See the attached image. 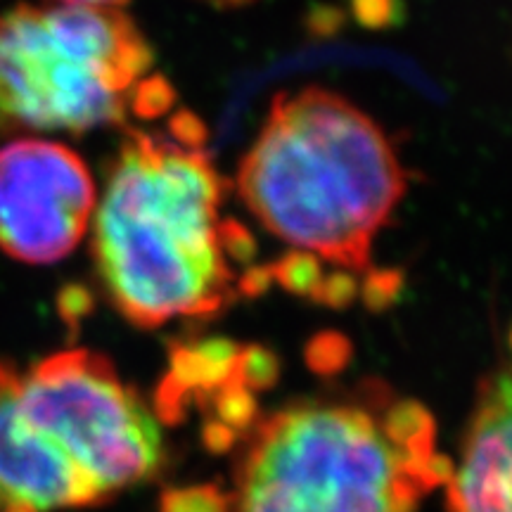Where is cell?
Here are the masks:
<instances>
[{"mask_svg": "<svg viewBox=\"0 0 512 512\" xmlns=\"http://www.w3.org/2000/svg\"><path fill=\"white\" fill-rule=\"evenodd\" d=\"M67 5H79V8H105V10H119L126 0H64Z\"/></svg>", "mask_w": 512, "mask_h": 512, "instance_id": "cell-10", "label": "cell"}, {"mask_svg": "<svg viewBox=\"0 0 512 512\" xmlns=\"http://www.w3.org/2000/svg\"><path fill=\"white\" fill-rule=\"evenodd\" d=\"M204 128L181 114L171 133L128 131L95 214V261L128 320L214 316L233 299V256L249 235L219 219L223 183Z\"/></svg>", "mask_w": 512, "mask_h": 512, "instance_id": "cell-1", "label": "cell"}, {"mask_svg": "<svg viewBox=\"0 0 512 512\" xmlns=\"http://www.w3.org/2000/svg\"><path fill=\"white\" fill-rule=\"evenodd\" d=\"M207 3H214V5H240V3H247V0H207Z\"/></svg>", "mask_w": 512, "mask_h": 512, "instance_id": "cell-11", "label": "cell"}, {"mask_svg": "<svg viewBox=\"0 0 512 512\" xmlns=\"http://www.w3.org/2000/svg\"><path fill=\"white\" fill-rule=\"evenodd\" d=\"M228 494H223L219 486L200 484L183 486V489L164 491L159 510L162 512H230Z\"/></svg>", "mask_w": 512, "mask_h": 512, "instance_id": "cell-9", "label": "cell"}, {"mask_svg": "<svg viewBox=\"0 0 512 512\" xmlns=\"http://www.w3.org/2000/svg\"><path fill=\"white\" fill-rule=\"evenodd\" d=\"M152 50L119 10L31 8L0 15V133L121 124Z\"/></svg>", "mask_w": 512, "mask_h": 512, "instance_id": "cell-4", "label": "cell"}, {"mask_svg": "<svg viewBox=\"0 0 512 512\" xmlns=\"http://www.w3.org/2000/svg\"><path fill=\"white\" fill-rule=\"evenodd\" d=\"M98 204L88 166L67 145L22 138L0 147V249L53 264L86 235Z\"/></svg>", "mask_w": 512, "mask_h": 512, "instance_id": "cell-6", "label": "cell"}, {"mask_svg": "<svg viewBox=\"0 0 512 512\" xmlns=\"http://www.w3.org/2000/svg\"><path fill=\"white\" fill-rule=\"evenodd\" d=\"M425 406L380 382L347 399L290 403L256 422L238 512H418L451 477Z\"/></svg>", "mask_w": 512, "mask_h": 512, "instance_id": "cell-2", "label": "cell"}, {"mask_svg": "<svg viewBox=\"0 0 512 512\" xmlns=\"http://www.w3.org/2000/svg\"><path fill=\"white\" fill-rule=\"evenodd\" d=\"M100 501L98 486L24 418L17 370L0 361V508L48 512Z\"/></svg>", "mask_w": 512, "mask_h": 512, "instance_id": "cell-7", "label": "cell"}, {"mask_svg": "<svg viewBox=\"0 0 512 512\" xmlns=\"http://www.w3.org/2000/svg\"><path fill=\"white\" fill-rule=\"evenodd\" d=\"M403 190L382 128L323 88L278 95L238 171L242 202L273 235L349 271H368Z\"/></svg>", "mask_w": 512, "mask_h": 512, "instance_id": "cell-3", "label": "cell"}, {"mask_svg": "<svg viewBox=\"0 0 512 512\" xmlns=\"http://www.w3.org/2000/svg\"><path fill=\"white\" fill-rule=\"evenodd\" d=\"M19 406L105 498L162 467L155 413L95 351L69 349L38 361L19 375Z\"/></svg>", "mask_w": 512, "mask_h": 512, "instance_id": "cell-5", "label": "cell"}, {"mask_svg": "<svg viewBox=\"0 0 512 512\" xmlns=\"http://www.w3.org/2000/svg\"><path fill=\"white\" fill-rule=\"evenodd\" d=\"M510 373L479 384L463 458L448 477V512H510Z\"/></svg>", "mask_w": 512, "mask_h": 512, "instance_id": "cell-8", "label": "cell"}]
</instances>
